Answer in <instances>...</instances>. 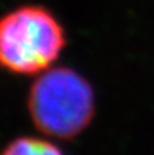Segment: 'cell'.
<instances>
[{
  "mask_svg": "<svg viewBox=\"0 0 154 155\" xmlns=\"http://www.w3.org/2000/svg\"><path fill=\"white\" fill-rule=\"evenodd\" d=\"M95 91L90 80L65 65H53L35 76L26 97L27 114L49 139L74 140L95 117Z\"/></svg>",
  "mask_w": 154,
  "mask_h": 155,
  "instance_id": "cell-1",
  "label": "cell"
},
{
  "mask_svg": "<svg viewBox=\"0 0 154 155\" xmlns=\"http://www.w3.org/2000/svg\"><path fill=\"white\" fill-rule=\"evenodd\" d=\"M67 42L64 26L49 8L19 5L0 16V70L37 76L53 67Z\"/></svg>",
  "mask_w": 154,
  "mask_h": 155,
  "instance_id": "cell-2",
  "label": "cell"
},
{
  "mask_svg": "<svg viewBox=\"0 0 154 155\" xmlns=\"http://www.w3.org/2000/svg\"><path fill=\"white\" fill-rule=\"evenodd\" d=\"M0 155H65L49 137L22 135L11 139L0 150Z\"/></svg>",
  "mask_w": 154,
  "mask_h": 155,
  "instance_id": "cell-3",
  "label": "cell"
}]
</instances>
